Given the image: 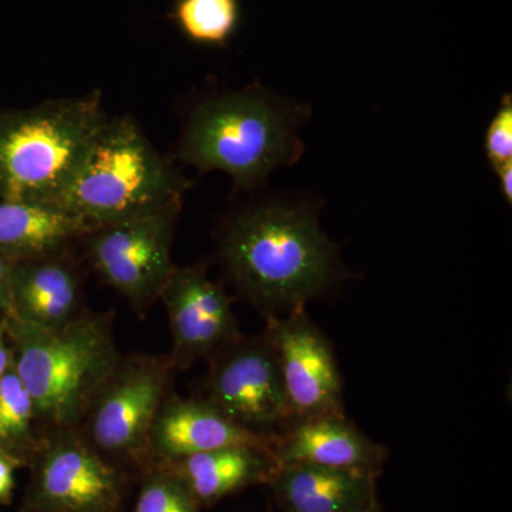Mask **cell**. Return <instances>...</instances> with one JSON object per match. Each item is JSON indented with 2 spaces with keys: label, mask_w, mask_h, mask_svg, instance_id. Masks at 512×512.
<instances>
[{
  "label": "cell",
  "mask_w": 512,
  "mask_h": 512,
  "mask_svg": "<svg viewBox=\"0 0 512 512\" xmlns=\"http://www.w3.org/2000/svg\"><path fill=\"white\" fill-rule=\"evenodd\" d=\"M266 323L295 420L346 414L335 350L305 309L268 318Z\"/></svg>",
  "instance_id": "9c48e42d"
},
{
  "label": "cell",
  "mask_w": 512,
  "mask_h": 512,
  "mask_svg": "<svg viewBox=\"0 0 512 512\" xmlns=\"http://www.w3.org/2000/svg\"><path fill=\"white\" fill-rule=\"evenodd\" d=\"M173 333L175 366H188L241 338L232 299L207 266H175L160 296Z\"/></svg>",
  "instance_id": "30bf717a"
},
{
  "label": "cell",
  "mask_w": 512,
  "mask_h": 512,
  "mask_svg": "<svg viewBox=\"0 0 512 512\" xmlns=\"http://www.w3.org/2000/svg\"><path fill=\"white\" fill-rule=\"evenodd\" d=\"M10 367V356L9 350L6 348L5 343H3L2 338H0V377L5 375L8 372Z\"/></svg>",
  "instance_id": "d4e9b609"
},
{
  "label": "cell",
  "mask_w": 512,
  "mask_h": 512,
  "mask_svg": "<svg viewBox=\"0 0 512 512\" xmlns=\"http://www.w3.org/2000/svg\"><path fill=\"white\" fill-rule=\"evenodd\" d=\"M500 180L501 192H503L504 200L507 201L508 205L512 202V163H507L498 167L495 170Z\"/></svg>",
  "instance_id": "cb8c5ba5"
},
{
  "label": "cell",
  "mask_w": 512,
  "mask_h": 512,
  "mask_svg": "<svg viewBox=\"0 0 512 512\" xmlns=\"http://www.w3.org/2000/svg\"><path fill=\"white\" fill-rule=\"evenodd\" d=\"M173 18L191 42L222 47L237 33L241 5L239 0H177Z\"/></svg>",
  "instance_id": "ac0fdd59"
},
{
  "label": "cell",
  "mask_w": 512,
  "mask_h": 512,
  "mask_svg": "<svg viewBox=\"0 0 512 512\" xmlns=\"http://www.w3.org/2000/svg\"><path fill=\"white\" fill-rule=\"evenodd\" d=\"M13 262L0 255V309L10 306V279H12Z\"/></svg>",
  "instance_id": "7402d4cb"
},
{
  "label": "cell",
  "mask_w": 512,
  "mask_h": 512,
  "mask_svg": "<svg viewBox=\"0 0 512 512\" xmlns=\"http://www.w3.org/2000/svg\"><path fill=\"white\" fill-rule=\"evenodd\" d=\"M188 185L136 120L107 117L55 204L96 228L183 201Z\"/></svg>",
  "instance_id": "277c9868"
},
{
  "label": "cell",
  "mask_w": 512,
  "mask_h": 512,
  "mask_svg": "<svg viewBox=\"0 0 512 512\" xmlns=\"http://www.w3.org/2000/svg\"><path fill=\"white\" fill-rule=\"evenodd\" d=\"M40 487L49 503L73 512L106 510L117 495L114 471L74 439L59 440L50 448L40 474Z\"/></svg>",
  "instance_id": "9a60e30c"
},
{
  "label": "cell",
  "mask_w": 512,
  "mask_h": 512,
  "mask_svg": "<svg viewBox=\"0 0 512 512\" xmlns=\"http://www.w3.org/2000/svg\"><path fill=\"white\" fill-rule=\"evenodd\" d=\"M9 330L13 369L32 397L36 419L66 433L87 416L123 359L110 320L80 313L62 326L43 328L12 316Z\"/></svg>",
  "instance_id": "3957f363"
},
{
  "label": "cell",
  "mask_w": 512,
  "mask_h": 512,
  "mask_svg": "<svg viewBox=\"0 0 512 512\" xmlns=\"http://www.w3.org/2000/svg\"><path fill=\"white\" fill-rule=\"evenodd\" d=\"M218 255L237 291L266 319L305 309L348 276L316 208L293 198L255 202L229 218Z\"/></svg>",
  "instance_id": "6da1fadb"
},
{
  "label": "cell",
  "mask_w": 512,
  "mask_h": 512,
  "mask_svg": "<svg viewBox=\"0 0 512 512\" xmlns=\"http://www.w3.org/2000/svg\"><path fill=\"white\" fill-rule=\"evenodd\" d=\"M379 471L279 464L269 483L286 512H356L376 503Z\"/></svg>",
  "instance_id": "4fadbf2b"
},
{
  "label": "cell",
  "mask_w": 512,
  "mask_h": 512,
  "mask_svg": "<svg viewBox=\"0 0 512 512\" xmlns=\"http://www.w3.org/2000/svg\"><path fill=\"white\" fill-rule=\"evenodd\" d=\"M13 490V467L9 460L0 456V500H6Z\"/></svg>",
  "instance_id": "603a6c76"
},
{
  "label": "cell",
  "mask_w": 512,
  "mask_h": 512,
  "mask_svg": "<svg viewBox=\"0 0 512 512\" xmlns=\"http://www.w3.org/2000/svg\"><path fill=\"white\" fill-rule=\"evenodd\" d=\"M356 512H380L379 504H377V501H376V503L367 505V507L363 508V510H359V511H356Z\"/></svg>",
  "instance_id": "484cf974"
},
{
  "label": "cell",
  "mask_w": 512,
  "mask_h": 512,
  "mask_svg": "<svg viewBox=\"0 0 512 512\" xmlns=\"http://www.w3.org/2000/svg\"><path fill=\"white\" fill-rule=\"evenodd\" d=\"M92 229L55 202L0 200V255L13 264L60 254Z\"/></svg>",
  "instance_id": "2e32d148"
},
{
  "label": "cell",
  "mask_w": 512,
  "mask_h": 512,
  "mask_svg": "<svg viewBox=\"0 0 512 512\" xmlns=\"http://www.w3.org/2000/svg\"><path fill=\"white\" fill-rule=\"evenodd\" d=\"M148 446L173 461L227 447L272 451L274 441L242 429L204 399L168 397L148 434Z\"/></svg>",
  "instance_id": "7c38bea8"
},
{
  "label": "cell",
  "mask_w": 512,
  "mask_h": 512,
  "mask_svg": "<svg viewBox=\"0 0 512 512\" xmlns=\"http://www.w3.org/2000/svg\"><path fill=\"white\" fill-rule=\"evenodd\" d=\"M80 281L62 252L15 262L10 279L13 318L56 328L79 313Z\"/></svg>",
  "instance_id": "5bb4252c"
},
{
  "label": "cell",
  "mask_w": 512,
  "mask_h": 512,
  "mask_svg": "<svg viewBox=\"0 0 512 512\" xmlns=\"http://www.w3.org/2000/svg\"><path fill=\"white\" fill-rule=\"evenodd\" d=\"M485 156L497 170L501 165L512 163V99L505 94L497 113L488 124L484 138Z\"/></svg>",
  "instance_id": "ffe728a7"
},
{
  "label": "cell",
  "mask_w": 512,
  "mask_h": 512,
  "mask_svg": "<svg viewBox=\"0 0 512 512\" xmlns=\"http://www.w3.org/2000/svg\"><path fill=\"white\" fill-rule=\"evenodd\" d=\"M204 399L242 429L272 440L295 421L278 356L264 332L238 338L210 357Z\"/></svg>",
  "instance_id": "8992f818"
},
{
  "label": "cell",
  "mask_w": 512,
  "mask_h": 512,
  "mask_svg": "<svg viewBox=\"0 0 512 512\" xmlns=\"http://www.w3.org/2000/svg\"><path fill=\"white\" fill-rule=\"evenodd\" d=\"M36 419L32 397L10 369L0 377V441L25 439Z\"/></svg>",
  "instance_id": "d6986e66"
},
{
  "label": "cell",
  "mask_w": 512,
  "mask_h": 512,
  "mask_svg": "<svg viewBox=\"0 0 512 512\" xmlns=\"http://www.w3.org/2000/svg\"><path fill=\"white\" fill-rule=\"evenodd\" d=\"M272 454L278 464H312L345 470H382L387 450L366 436L346 414L293 421L276 437Z\"/></svg>",
  "instance_id": "8fae6325"
},
{
  "label": "cell",
  "mask_w": 512,
  "mask_h": 512,
  "mask_svg": "<svg viewBox=\"0 0 512 512\" xmlns=\"http://www.w3.org/2000/svg\"><path fill=\"white\" fill-rule=\"evenodd\" d=\"M183 201L160 210L93 228L87 238L90 261L101 278L138 313L160 299L175 265L171 245Z\"/></svg>",
  "instance_id": "52a82bcc"
},
{
  "label": "cell",
  "mask_w": 512,
  "mask_h": 512,
  "mask_svg": "<svg viewBox=\"0 0 512 512\" xmlns=\"http://www.w3.org/2000/svg\"><path fill=\"white\" fill-rule=\"evenodd\" d=\"M309 110L259 87L215 94L192 109L178 156L202 173L222 171L239 188L264 184L303 154L302 124Z\"/></svg>",
  "instance_id": "7a4b0ae2"
},
{
  "label": "cell",
  "mask_w": 512,
  "mask_h": 512,
  "mask_svg": "<svg viewBox=\"0 0 512 512\" xmlns=\"http://www.w3.org/2000/svg\"><path fill=\"white\" fill-rule=\"evenodd\" d=\"M136 512H195L190 493L170 481H153L144 488Z\"/></svg>",
  "instance_id": "44dd1931"
},
{
  "label": "cell",
  "mask_w": 512,
  "mask_h": 512,
  "mask_svg": "<svg viewBox=\"0 0 512 512\" xmlns=\"http://www.w3.org/2000/svg\"><path fill=\"white\" fill-rule=\"evenodd\" d=\"M174 367L171 357L121 359L87 413L90 436L100 450L133 453L148 446Z\"/></svg>",
  "instance_id": "ba28073f"
},
{
  "label": "cell",
  "mask_w": 512,
  "mask_h": 512,
  "mask_svg": "<svg viewBox=\"0 0 512 512\" xmlns=\"http://www.w3.org/2000/svg\"><path fill=\"white\" fill-rule=\"evenodd\" d=\"M173 461L191 497L207 503L249 484L269 483L279 466L271 450L258 447L220 448Z\"/></svg>",
  "instance_id": "e0dca14e"
},
{
  "label": "cell",
  "mask_w": 512,
  "mask_h": 512,
  "mask_svg": "<svg viewBox=\"0 0 512 512\" xmlns=\"http://www.w3.org/2000/svg\"><path fill=\"white\" fill-rule=\"evenodd\" d=\"M106 119L100 92L0 113V200L56 202Z\"/></svg>",
  "instance_id": "5b68a950"
}]
</instances>
